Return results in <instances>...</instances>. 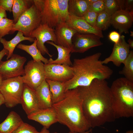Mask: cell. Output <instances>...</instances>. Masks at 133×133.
Instances as JSON below:
<instances>
[{"instance_id":"1","label":"cell","mask_w":133,"mask_h":133,"mask_svg":"<svg viewBox=\"0 0 133 133\" xmlns=\"http://www.w3.org/2000/svg\"><path fill=\"white\" fill-rule=\"evenodd\" d=\"M77 88L84 116L91 128L115 121L110 87L106 80L95 79L89 85Z\"/></svg>"},{"instance_id":"2","label":"cell","mask_w":133,"mask_h":133,"mask_svg":"<svg viewBox=\"0 0 133 133\" xmlns=\"http://www.w3.org/2000/svg\"><path fill=\"white\" fill-rule=\"evenodd\" d=\"M98 52L81 59H75L72 66L73 77L64 83L65 91L89 85L95 79L106 80L112 75L113 70L103 64Z\"/></svg>"},{"instance_id":"3","label":"cell","mask_w":133,"mask_h":133,"mask_svg":"<svg viewBox=\"0 0 133 133\" xmlns=\"http://www.w3.org/2000/svg\"><path fill=\"white\" fill-rule=\"evenodd\" d=\"M52 107L58 122L66 126L70 131L82 133L91 128L84 116L77 88L66 91L64 98L53 104Z\"/></svg>"},{"instance_id":"4","label":"cell","mask_w":133,"mask_h":133,"mask_svg":"<svg viewBox=\"0 0 133 133\" xmlns=\"http://www.w3.org/2000/svg\"><path fill=\"white\" fill-rule=\"evenodd\" d=\"M116 118L133 116V82L125 77L117 79L110 87Z\"/></svg>"},{"instance_id":"5","label":"cell","mask_w":133,"mask_h":133,"mask_svg":"<svg viewBox=\"0 0 133 133\" xmlns=\"http://www.w3.org/2000/svg\"><path fill=\"white\" fill-rule=\"evenodd\" d=\"M68 0H37L35 4L41 13V24L53 28L62 22H66L69 14Z\"/></svg>"},{"instance_id":"6","label":"cell","mask_w":133,"mask_h":133,"mask_svg":"<svg viewBox=\"0 0 133 133\" xmlns=\"http://www.w3.org/2000/svg\"><path fill=\"white\" fill-rule=\"evenodd\" d=\"M24 84L21 76L3 79L0 92L7 107L11 108L20 104Z\"/></svg>"},{"instance_id":"7","label":"cell","mask_w":133,"mask_h":133,"mask_svg":"<svg viewBox=\"0 0 133 133\" xmlns=\"http://www.w3.org/2000/svg\"><path fill=\"white\" fill-rule=\"evenodd\" d=\"M41 22V13L33 2L14 24L10 34H13L16 31H19L25 36L30 37L31 33L40 25Z\"/></svg>"},{"instance_id":"8","label":"cell","mask_w":133,"mask_h":133,"mask_svg":"<svg viewBox=\"0 0 133 133\" xmlns=\"http://www.w3.org/2000/svg\"><path fill=\"white\" fill-rule=\"evenodd\" d=\"M24 70L22 76L24 83L34 90L46 79L44 64L41 61H29Z\"/></svg>"},{"instance_id":"9","label":"cell","mask_w":133,"mask_h":133,"mask_svg":"<svg viewBox=\"0 0 133 133\" xmlns=\"http://www.w3.org/2000/svg\"><path fill=\"white\" fill-rule=\"evenodd\" d=\"M26 60L24 57L13 54L7 61H1L0 62V74L3 79L24 75V66Z\"/></svg>"},{"instance_id":"10","label":"cell","mask_w":133,"mask_h":133,"mask_svg":"<svg viewBox=\"0 0 133 133\" xmlns=\"http://www.w3.org/2000/svg\"><path fill=\"white\" fill-rule=\"evenodd\" d=\"M99 36L92 34L77 33L72 39L71 53H83L90 49L103 44Z\"/></svg>"},{"instance_id":"11","label":"cell","mask_w":133,"mask_h":133,"mask_svg":"<svg viewBox=\"0 0 133 133\" xmlns=\"http://www.w3.org/2000/svg\"><path fill=\"white\" fill-rule=\"evenodd\" d=\"M30 37L36 39L37 47L42 55L47 54L50 57H52V55L49 53L45 44L50 41L56 44V37L53 28L46 24H41L31 33Z\"/></svg>"},{"instance_id":"12","label":"cell","mask_w":133,"mask_h":133,"mask_svg":"<svg viewBox=\"0 0 133 133\" xmlns=\"http://www.w3.org/2000/svg\"><path fill=\"white\" fill-rule=\"evenodd\" d=\"M46 79L65 83L73 77L71 66L54 64H44Z\"/></svg>"},{"instance_id":"13","label":"cell","mask_w":133,"mask_h":133,"mask_svg":"<svg viewBox=\"0 0 133 133\" xmlns=\"http://www.w3.org/2000/svg\"><path fill=\"white\" fill-rule=\"evenodd\" d=\"M125 36H120L118 42L114 43L112 52L108 57L102 61L103 64H106L110 62L117 67L119 66L124 62L130 52V48L126 42Z\"/></svg>"},{"instance_id":"14","label":"cell","mask_w":133,"mask_h":133,"mask_svg":"<svg viewBox=\"0 0 133 133\" xmlns=\"http://www.w3.org/2000/svg\"><path fill=\"white\" fill-rule=\"evenodd\" d=\"M133 22V13L120 10L111 17L110 25L118 30L119 33H128Z\"/></svg>"},{"instance_id":"15","label":"cell","mask_w":133,"mask_h":133,"mask_svg":"<svg viewBox=\"0 0 133 133\" xmlns=\"http://www.w3.org/2000/svg\"><path fill=\"white\" fill-rule=\"evenodd\" d=\"M55 28L54 30L56 39L55 44L71 49L72 38L77 33V32L69 26L66 22L59 23Z\"/></svg>"},{"instance_id":"16","label":"cell","mask_w":133,"mask_h":133,"mask_svg":"<svg viewBox=\"0 0 133 133\" xmlns=\"http://www.w3.org/2000/svg\"><path fill=\"white\" fill-rule=\"evenodd\" d=\"M27 117L38 122L47 129L52 124L58 122L56 114L52 107L39 109L27 115Z\"/></svg>"},{"instance_id":"17","label":"cell","mask_w":133,"mask_h":133,"mask_svg":"<svg viewBox=\"0 0 133 133\" xmlns=\"http://www.w3.org/2000/svg\"><path fill=\"white\" fill-rule=\"evenodd\" d=\"M66 22L78 33L92 34L101 38L104 37L102 31L90 25L82 17L69 15Z\"/></svg>"},{"instance_id":"18","label":"cell","mask_w":133,"mask_h":133,"mask_svg":"<svg viewBox=\"0 0 133 133\" xmlns=\"http://www.w3.org/2000/svg\"><path fill=\"white\" fill-rule=\"evenodd\" d=\"M20 104L27 116L39 109L35 90L24 84Z\"/></svg>"},{"instance_id":"19","label":"cell","mask_w":133,"mask_h":133,"mask_svg":"<svg viewBox=\"0 0 133 133\" xmlns=\"http://www.w3.org/2000/svg\"><path fill=\"white\" fill-rule=\"evenodd\" d=\"M39 109L52 107L53 104L51 93L46 79L35 90Z\"/></svg>"},{"instance_id":"20","label":"cell","mask_w":133,"mask_h":133,"mask_svg":"<svg viewBox=\"0 0 133 133\" xmlns=\"http://www.w3.org/2000/svg\"><path fill=\"white\" fill-rule=\"evenodd\" d=\"M23 122L18 114L12 111L0 124V133H11Z\"/></svg>"},{"instance_id":"21","label":"cell","mask_w":133,"mask_h":133,"mask_svg":"<svg viewBox=\"0 0 133 133\" xmlns=\"http://www.w3.org/2000/svg\"><path fill=\"white\" fill-rule=\"evenodd\" d=\"M46 43L55 47L58 52L57 58L55 60L50 58L49 60L48 64H64L72 66V63L70 59V54L71 52V49L57 45L51 41H48Z\"/></svg>"},{"instance_id":"22","label":"cell","mask_w":133,"mask_h":133,"mask_svg":"<svg viewBox=\"0 0 133 133\" xmlns=\"http://www.w3.org/2000/svg\"><path fill=\"white\" fill-rule=\"evenodd\" d=\"M35 39L26 37L24 36L22 32L18 31L16 35L11 40L7 41L5 38H2L0 40V42L2 44L3 48L8 52V54L6 58V59L8 60L13 54L16 47L20 42L26 40H28L31 42H33Z\"/></svg>"},{"instance_id":"23","label":"cell","mask_w":133,"mask_h":133,"mask_svg":"<svg viewBox=\"0 0 133 133\" xmlns=\"http://www.w3.org/2000/svg\"><path fill=\"white\" fill-rule=\"evenodd\" d=\"M68 10L69 15L82 17L88 11V0H68Z\"/></svg>"},{"instance_id":"24","label":"cell","mask_w":133,"mask_h":133,"mask_svg":"<svg viewBox=\"0 0 133 133\" xmlns=\"http://www.w3.org/2000/svg\"><path fill=\"white\" fill-rule=\"evenodd\" d=\"M51 93L53 104L57 102L64 98L65 92L64 83L46 79Z\"/></svg>"},{"instance_id":"25","label":"cell","mask_w":133,"mask_h":133,"mask_svg":"<svg viewBox=\"0 0 133 133\" xmlns=\"http://www.w3.org/2000/svg\"><path fill=\"white\" fill-rule=\"evenodd\" d=\"M36 40L35 39L33 44L27 45L21 43L17 46L18 49L25 51L32 57L33 60L36 62L41 61L47 64L49 63V60L42 55L40 51L38 49L36 45Z\"/></svg>"},{"instance_id":"26","label":"cell","mask_w":133,"mask_h":133,"mask_svg":"<svg viewBox=\"0 0 133 133\" xmlns=\"http://www.w3.org/2000/svg\"><path fill=\"white\" fill-rule=\"evenodd\" d=\"M33 3V0H14L12 12L15 24Z\"/></svg>"},{"instance_id":"27","label":"cell","mask_w":133,"mask_h":133,"mask_svg":"<svg viewBox=\"0 0 133 133\" xmlns=\"http://www.w3.org/2000/svg\"><path fill=\"white\" fill-rule=\"evenodd\" d=\"M124 66L119 72V73L124 75L125 78L133 82V51H130L129 54L124 63Z\"/></svg>"},{"instance_id":"28","label":"cell","mask_w":133,"mask_h":133,"mask_svg":"<svg viewBox=\"0 0 133 133\" xmlns=\"http://www.w3.org/2000/svg\"><path fill=\"white\" fill-rule=\"evenodd\" d=\"M104 11L111 16L116 12L122 10L124 0H104Z\"/></svg>"},{"instance_id":"29","label":"cell","mask_w":133,"mask_h":133,"mask_svg":"<svg viewBox=\"0 0 133 133\" xmlns=\"http://www.w3.org/2000/svg\"><path fill=\"white\" fill-rule=\"evenodd\" d=\"M111 17L104 11L98 13L96 23V28L101 31L106 30L110 25Z\"/></svg>"},{"instance_id":"30","label":"cell","mask_w":133,"mask_h":133,"mask_svg":"<svg viewBox=\"0 0 133 133\" xmlns=\"http://www.w3.org/2000/svg\"><path fill=\"white\" fill-rule=\"evenodd\" d=\"M15 23L13 20L7 17L3 18L0 21V40L6 35L10 34Z\"/></svg>"},{"instance_id":"31","label":"cell","mask_w":133,"mask_h":133,"mask_svg":"<svg viewBox=\"0 0 133 133\" xmlns=\"http://www.w3.org/2000/svg\"><path fill=\"white\" fill-rule=\"evenodd\" d=\"M11 133H40L33 126L23 122Z\"/></svg>"},{"instance_id":"32","label":"cell","mask_w":133,"mask_h":133,"mask_svg":"<svg viewBox=\"0 0 133 133\" xmlns=\"http://www.w3.org/2000/svg\"><path fill=\"white\" fill-rule=\"evenodd\" d=\"M98 14L94 12L88 11L85 13L82 17L90 25L97 28L96 23Z\"/></svg>"},{"instance_id":"33","label":"cell","mask_w":133,"mask_h":133,"mask_svg":"<svg viewBox=\"0 0 133 133\" xmlns=\"http://www.w3.org/2000/svg\"><path fill=\"white\" fill-rule=\"evenodd\" d=\"M89 4L88 11L98 13L104 11L105 6L104 0H97L94 2Z\"/></svg>"},{"instance_id":"34","label":"cell","mask_w":133,"mask_h":133,"mask_svg":"<svg viewBox=\"0 0 133 133\" xmlns=\"http://www.w3.org/2000/svg\"><path fill=\"white\" fill-rule=\"evenodd\" d=\"M14 0H0V6L6 11H12Z\"/></svg>"},{"instance_id":"35","label":"cell","mask_w":133,"mask_h":133,"mask_svg":"<svg viewBox=\"0 0 133 133\" xmlns=\"http://www.w3.org/2000/svg\"><path fill=\"white\" fill-rule=\"evenodd\" d=\"M122 10L133 13V0H124Z\"/></svg>"},{"instance_id":"36","label":"cell","mask_w":133,"mask_h":133,"mask_svg":"<svg viewBox=\"0 0 133 133\" xmlns=\"http://www.w3.org/2000/svg\"><path fill=\"white\" fill-rule=\"evenodd\" d=\"M120 34L116 31H112L110 33L108 37L109 39L114 43H117L120 39Z\"/></svg>"},{"instance_id":"37","label":"cell","mask_w":133,"mask_h":133,"mask_svg":"<svg viewBox=\"0 0 133 133\" xmlns=\"http://www.w3.org/2000/svg\"><path fill=\"white\" fill-rule=\"evenodd\" d=\"M6 11L2 7L0 6V21L3 18L7 17Z\"/></svg>"},{"instance_id":"38","label":"cell","mask_w":133,"mask_h":133,"mask_svg":"<svg viewBox=\"0 0 133 133\" xmlns=\"http://www.w3.org/2000/svg\"><path fill=\"white\" fill-rule=\"evenodd\" d=\"M8 54V51L4 48L0 51V62L3 58L5 55L7 56Z\"/></svg>"},{"instance_id":"39","label":"cell","mask_w":133,"mask_h":133,"mask_svg":"<svg viewBox=\"0 0 133 133\" xmlns=\"http://www.w3.org/2000/svg\"><path fill=\"white\" fill-rule=\"evenodd\" d=\"M40 133H58L57 132L51 133L48 129L44 127H43L40 132Z\"/></svg>"},{"instance_id":"40","label":"cell","mask_w":133,"mask_h":133,"mask_svg":"<svg viewBox=\"0 0 133 133\" xmlns=\"http://www.w3.org/2000/svg\"><path fill=\"white\" fill-rule=\"evenodd\" d=\"M5 102L4 98L0 92V106L2 104H4Z\"/></svg>"},{"instance_id":"41","label":"cell","mask_w":133,"mask_h":133,"mask_svg":"<svg viewBox=\"0 0 133 133\" xmlns=\"http://www.w3.org/2000/svg\"><path fill=\"white\" fill-rule=\"evenodd\" d=\"M128 44L130 48L131 49L133 48V40L130 39H129L128 40Z\"/></svg>"},{"instance_id":"42","label":"cell","mask_w":133,"mask_h":133,"mask_svg":"<svg viewBox=\"0 0 133 133\" xmlns=\"http://www.w3.org/2000/svg\"><path fill=\"white\" fill-rule=\"evenodd\" d=\"M91 131V130L90 129L89 130L86 131L85 132H84L82 133H89ZM68 133H76L73 132H71L70 131Z\"/></svg>"},{"instance_id":"43","label":"cell","mask_w":133,"mask_h":133,"mask_svg":"<svg viewBox=\"0 0 133 133\" xmlns=\"http://www.w3.org/2000/svg\"><path fill=\"white\" fill-rule=\"evenodd\" d=\"M3 80V79L2 76L1 74H0V85L1 84Z\"/></svg>"},{"instance_id":"44","label":"cell","mask_w":133,"mask_h":133,"mask_svg":"<svg viewBox=\"0 0 133 133\" xmlns=\"http://www.w3.org/2000/svg\"><path fill=\"white\" fill-rule=\"evenodd\" d=\"M126 133H133V131L132 130L128 131L126 132Z\"/></svg>"},{"instance_id":"45","label":"cell","mask_w":133,"mask_h":133,"mask_svg":"<svg viewBox=\"0 0 133 133\" xmlns=\"http://www.w3.org/2000/svg\"><path fill=\"white\" fill-rule=\"evenodd\" d=\"M130 35L131 37H133V31H131V34H130Z\"/></svg>"}]
</instances>
